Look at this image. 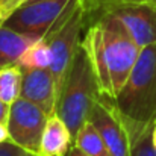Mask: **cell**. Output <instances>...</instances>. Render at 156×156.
<instances>
[{
  "label": "cell",
  "mask_w": 156,
  "mask_h": 156,
  "mask_svg": "<svg viewBox=\"0 0 156 156\" xmlns=\"http://www.w3.org/2000/svg\"><path fill=\"white\" fill-rule=\"evenodd\" d=\"M111 102L121 117L130 146L152 132L156 124V44L141 49L129 79Z\"/></svg>",
  "instance_id": "6da1fadb"
},
{
  "label": "cell",
  "mask_w": 156,
  "mask_h": 156,
  "mask_svg": "<svg viewBox=\"0 0 156 156\" xmlns=\"http://www.w3.org/2000/svg\"><path fill=\"white\" fill-rule=\"evenodd\" d=\"M100 97L102 93L97 77L94 74L88 53L80 41L56 105V115H59L68 126L73 140L82 124L88 121L93 105Z\"/></svg>",
  "instance_id": "7a4b0ae2"
},
{
  "label": "cell",
  "mask_w": 156,
  "mask_h": 156,
  "mask_svg": "<svg viewBox=\"0 0 156 156\" xmlns=\"http://www.w3.org/2000/svg\"><path fill=\"white\" fill-rule=\"evenodd\" d=\"M88 15L82 0H71L70 6L55 23L49 34L44 37L52 50V71L56 87V99L59 100L64 82L80 46V34L87 27ZM58 105V102H56Z\"/></svg>",
  "instance_id": "3957f363"
},
{
  "label": "cell",
  "mask_w": 156,
  "mask_h": 156,
  "mask_svg": "<svg viewBox=\"0 0 156 156\" xmlns=\"http://www.w3.org/2000/svg\"><path fill=\"white\" fill-rule=\"evenodd\" d=\"M90 21H97L102 34H103V49L105 59L108 65V71L111 76L114 99L124 87L129 79L138 58L141 53V47L127 32L120 20L109 14H99ZM112 99V100H114Z\"/></svg>",
  "instance_id": "277c9868"
},
{
  "label": "cell",
  "mask_w": 156,
  "mask_h": 156,
  "mask_svg": "<svg viewBox=\"0 0 156 156\" xmlns=\"http://www.w3.org/2000/svg\"><path fill=\"white\" fill-rule=\"evenodd\" d=\"M47 118L49 115L41 108L23 97H18L9 106L6 121L9 140L23 149L40 153L41 136Z\"/></svg>",
  "instance_id": "5b68a950"
},
{
  "label": "cell",
  "mask_w": 156,
  "mask_h": 156,
  "mask_svg": "<svg viewBox=\"0 0 156 156\" xmlns=\"http://www.w3.org/2000/svg\"><path fill=\"white\" fill-rule=\"evenodd\" d=\"M70 3L71 0L30 2L17 9L3 24L34 38H44L70 6Z\"/></svg>",
  "instance_id": "8992f818"
},
{
  "label": "cell",
  "mask_w": 156,
  "mask_h": 156,
  "mask_svg": "<svg viewBox=\"0 0 156 156\" xmlns=\"http://www.w3.org/2000/svg\"><path fill=\"white\" fill-rule=\"evenodd\" d=\"M99 14H109L120 20L141 49L156 44V8L153 6L146 3H114L91 14L88 20Z\"/></svg>",
  "instance_id": "52a82bcc"
},
{
  "label": "cell",
  "mask_w": 156,
  "mask_h": 156,
  "mask_svg": "<svg viewBox=\"0 0 156 156\" xmlns=\"http://www.w3.org/2000/svg\"><path fill=\"white\" fill-rule=\"evenodd\" d=\"M88 121L97 129L112 156H132L127 130L109 99L102 96L93 105Z\"/></svg>",
  "instance_id": "ba28073f"
},
{
  "label": "cell",
  "mask_w": 156,
  "mask_h": 156,
  "mask_svg": "<svg viewBox=\"0 0 156 156\" xmlns=\"http://www.w3.org/2000/svg\"><path fill=\"white\" fill-rule=\"evenodd\" d=\"M20 97L41 108L49 117L56 114V87L50 68L23 70Z\"/></svg>",
  "instance_id": "9c48e42d"
},
{
  "label": "cell",
  "mask_w": 156,
  "mask_h": 156,
  "mask_svg": "<svg viewBox=\"0 0 156 156\" xmlns=\"http://www.w3.org/2000/svg\"><path fill=\"white\" fill-rule=\"evenodd\" d=\"M82 46L88 53L90 62L93 65L94 74L99 82V88L102 96L112 100L114 93H112V83H111V76L108 71L106 59H105V49H103V34L97 21H91L87 27L85 37L82 40Z\"/></svg>",
  "instance_id": "30bf717a"
},
{
  "label": "cell",
  "mask_w": 156,
  "mask_h": 156,
  "mask_svg": "<svg viewBox=\"0 0 156 156\" xmlns=\"http://www.w3.org/2000/svg\"><path fill=\"white\" fill-rule=\"evenodd\" d=\"M73 146V136L64 120L53 114L47 118L41 136V156H64Z\"/></svg>",
  "instance_id": "8fae6325"
},
{
  "label": "cell",
  "mask_w": 156,
  "mask_h": 156,
  "mask_svg": "<svg viewBox=\"0 0 156 156\" xmlns=\"http://www.w3.org/2000/svg\"><path fill=\"white\" fill-rule=\"evenodd\" d=\"M38 38L0 24V68L18 62V59Z\"/></svg>",
  "instance_id": "7c38bea8"
},
{
  "label": "cell",
  "mask_w": 156,
  "mask_h": 156,
  "mask_svg": "<svg viewBox=\"0 0 156 156\" xmlns=\"http://www.w3.org/2000/svg\"><path fill=\"white\" fill-rule=\"evenodd\" d=\"M73 144L88 156H112L108 146L105 144L103 138L100 136V133L91 121L82 124V127L77 130L73 140Z\"/></svg>",
  "instance_id": "4fadbf2b"
},
{
  "label": "cell",
  "mask_w": 156,
  "mask_h": 156,
  "mask_svg": "<svg viewBox=\"0 0 156 156\" xmlns=\"http://www.w3.org/2000/svg\"><path fill=\"white\" fill-rule=\"evenodd\" d=\"M23 70L18 64L0 68V99L6 105H12L21 94Z\"/></svg>",
  "instance_id": "5bb4252c"
},
{
  "label": "cell",
  "mask_w": 156,
  "mask_h": 156,
  "mask_svg": "<svg viewBox=\"0 0 156 156\" xmlns=\"http://www.w3.org/2000/svg\"><path fill=\"white\" fill-rule=\"evenodd\" d=\"M21 70L34 68H50L52 65V50L44 38H38L17 62Z\"/></svg>",
  "instance_id": "9a60e30c"
},
{
  "label": "cell",
  "mask_w": 156,
  "mask_h": 156,
  "mask_svg": "<svg viewBox=\"0 0 156 156\" xmlns=\"http://www.w3.org/2000/svg\"><path fill=\"white\" fill-rule=\"evenodd\" d=\"M130 153L132 156H156V150L152 144V132L133 143L130 146Z\"/></svg>",
  "instance_id": "2e32d148"
},
{
  "label": "cell",
  "mask_w": 156,
  "mask_h": 156,
  "mask_svg": "<svg viewBox=\"0 0 156 156\" xmlns=\"http://www.w3.org/2000/svg\"><path fill=\"white\" fill-rule=\"evenodd\" d=\"M0 156H41L40 153L30 152L27 149L20 147L18 144L12 143L11 140L0 143Z\"/></svg>",
  "instance_id": "e0dca14e"
},
{
  "label": "cell",
  "mask_w": 156,
  "mask_h": 156,
  "mask_svg": "<svg viewBox=\"0 0 156 156\" xmlns=\"http://www.w3.org/2000/svg\"><path fill=\"white\" fill-rule=\"evenodd\" d=\"M30 0H0V24H3L17 9Z\"/></svg>",
  "instance_id": "ac0fdd59"
},
{
  "label": "cell",
  "mask_w": 156,
  "mask_h": 156,
  "mask_svg": "<svg viewBox=\"0 0 156 156\" xmlns=\"http://www.w3.org/2000/svg\"><path fill=\"white\" fill-rule=\"evenodd\" d=\"M141 2L143 0H82L88 17L91 14L97 12L99 9L108 6V5H114V3H141Z\"/></svg>",
  "instance_id": "d6986e66"
},
{
  "label": "cell",
  "mask_w": 156,
  "mask_h": 156,
  "mask_svg": "<svg viewBox=\"0 0 156 156\" xmlns=\"http://www.w3.org/2000/svg\"><path fill=\"white\" fill-rule=\"evenodd\" d=\"M9 106H11V105H6L2 99H0V123H3V124H6V121H8Z\"/></svg>",
  "instance_id": "ffe728a7"
},
{
  "label": "cell",
  "mask_w": 156,
  "mask_h": 156,
  "mask_svg": "<svg viewBox=\"0 0 156 156\" xmlns=\"http://www.w3.org/2000/svg\"><path fill=\"white\" fill-rule=\"evenodd\" d=\"M64 156H88V155H85V153H83L80 149H77V147L73 144V146L68 149V152H67V153H65Z\"/></svg>",
  "instance_id": "44dd1931"
},
{
  "label": "cell",
  "mask_w": 156,
  "mask_h": 156,
  "mask_svg": "<svg viewBox=\"0 0 156 156\" xmlns=\"http://www.w3.org/2000/svg\"><path fill=\"white\" fill-rule=\"evenodd\" d=\"M9 140V133H8V127L6 124L0 123V143H5Z\"/></svg>",
  "instance_id": "7402d4cb"
},
{
  "label": "cell",
  "mask_w": 156,
  "mask_h": 156,
  "mask_svg": "<svg viewBox=\"0 0 156 156\" xmlns=\"http://www.w3.org/2000/svg\"><path fill=\"white\" fill-rule=\"evenodd\" d=\"M152 144H153V147H155V150H156V124L153 126V129H152Z\"/></svg>",
  "instance_id": "603a6c76"
},
{
  "label": "cell",
  "mask_w": 156,
  "mask_h": 156,
  "mask_svg": "<svg viewBox=\"0 0 156 156\" xmlns=\"http://www.w3.org/2000/svg\"><path fill=\"white\" fill-rule=\"evenodd\" d=\"M141 3H146V5H150V6L156 8V0H143Z\"/></svg>",
  "instance_id": "cb8c5ba5"
},
{
  "label": "cell",
  "mask_w": 156,
  "mask_h": 156,
  "mask_svg": "<svg viewBox=\"0 0 156 156\" xmlns=\"http://www.w3.org/2000/svg\"><path fill=\"white\" fill-rule=\"evenodd\" d=\"M30 2H38V0H30ZM30 2H27V3H30Z\"/></svg>",
  "instance_id": "d4e9b609"
}]
</instances>
